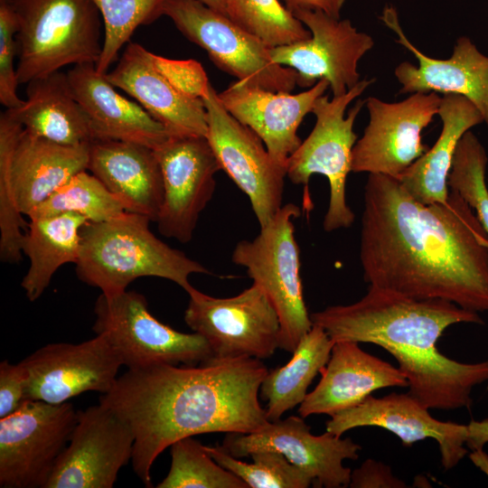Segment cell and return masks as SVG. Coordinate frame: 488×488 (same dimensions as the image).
I'll return each mask as SVG.
<instances>
[{
  "instance_id": "6da1fadb",
  "label": "cell",
  "mask_w": 488,
  "mask_h": 488,
  "mask_svg": "<svg viewBox=\"0 0 488 488\" xmlns=\"http://www.w3.org/2000/svg\"><path fill=\"white\" fill-rule=\"evenodd\" d=\"M360 259L369 286L488 312V233L453 190L427 204L398 178L369 174Z\"/></svg>"
},
{
  "instance_id": "7a4b0ae2",
  "label": "cell",
  "mask_w": 488,
  "mask_h": 488,
  "mask_svg": "<svg viewBox=\"0 0 488 488\" xmlns=\"http://www.w3.org/2000/svg\"><path fill=\"white\" fill-rule=\"evenodd\" d=\"M267 372L252 357L127 370L99 403L131 427L132 467L150 488L155 460L175 441L207 433L249 434L264 427L269 420L258 391Z\"/></svg>"
},
{
  "instance_id": "3957f363",
  "label": "cell",
  "mask_w": 488,
  "mask_h": 488,
  "mask_svg": "<svg viewBox=\"0 0 488 488\" xmlns=\"http://www.w3.org/2000/svg\"><path fill=\"white\" fill-rule=\"evenodd\" d=\"M310 316L334 343H369L386 350L405 374L408 393L428 409L469 408L473 389L488 381V360L460 362L436 347L453 324H483L478 313L449 301L415 299L369 286L359 301L328 306Z\"/></svg>"
},
{
  "instance_id": "277c9868",
  "label": "cell",
  "mask_w": 488,
  "mask_h": 488,
  "mask_svg": "<svg viewBox=\"0 0 488 488\" xmlns=\"http://www.w3.org/2000/svg\"><path fill=\"white\" fill-rule=\"evenodd\" d=\"M151 220L124 212L110 220L88 222L81 230L78 278L104 294L127 290L136 279L155 277L170 280L185 292L192 274H211L202 264L158 239Z\"/></svg>"
},
{
  "instance_id": "5b68a950",
  "label": "cell",
  "mask_w": 488,
  "mask_h": 488,
  "mask_svg": "<svg viewBox=\"0 0 488 488\" xmlns=\"http://www.w3.org/2000/svg\"><path fill=\"white\" fill-rule=\"evenodd\" d=\"M17 20L19 85L68 65L98 62L102 18L92 0H7Z\"/></svg>"
},
{
  "instance_id": "8992f818",
  "label": "cell",
  "mask_w": 488,
  "mask_h": 488,
  "mask_svg": "<svg viewBox=\"0 0 488 488\" xmlns=\"http://www.w3.org/2000/svg\"><path fill=\"white\" fill-rule=\"evenodd\" d=\"M374 82L361 80L345 94L329 99L321 96L312 113L315 124L286 164V177L307 189L313 174H322L329 183L330 196L323 227L325 231L349 228L355 215L347 204L346 181L352 172V149L357 141L353 126L365 100L358 99L345 116L346 108Z\"/></svg>"
},
{
  "instance_id": "52a82bcc",
  "label": "cell",
  "mask_w": 488,
  "mask_h": 488,
  "mask_svg": "<svg viewBox=\"0 0 488 488\" xmlns=\"http://www.w3.org/2000/svg\"><path fill=\"white\" fill-rule=\"evenodd\" d=\"M297 205H283L251 240L238 242L231 260L267 294L281 324L279 348L293 352L313 326L304 299L300 250L295 237Z\"/></svg>"
},
{
  "instance_id": "ba28073f",
  "label": "cell",
  "mask_w": 488,
  "mask_h": 488,
  "mask_svg": "<svg viewBox=\"0 0 488 488\" xmlns=\"http://www.w3.org/2000/svg\"><path fill=\"white\" fill-rule=\"evenodd\" d=\"M94 314V332L107 336L128 370L163 364L193 366L212 359L202 335L182 333L158 321L145 297L136 291L101 293Z\"/></svg>"
},
{
  "instance_id": "9c48e42d",
  "label": "cell",
  "mask_w": 488,
  "mask_h": 488,
  "mask_svg": "<svg viewBox=\"0 0 488 488\" xmlns=\"http://www.w3.org/2000/svg\"><path fill=\"white\" fill-rule=\"evenodd\" d=\"M163 15L237 80L272 91L290 92L297 85L296 70L275 63L270 47L200 0H166Z\"/></svg>"
},
{
  "instance_id": "30bf717a",
  "label": "cell",
  "mask_w": 488,
  "mask_h": 488,
  "mask_svg": "<svg viewBox=\"0 0 488 488\" xmlns=\"http://www.w3.org/2000/svg\"><path fill=\"white\" fill-rule=\"evenodd\" d=\"M184 321L209 343L213 359H265L279 348L281 324L264 290L253 283L230 297H214L195 287L186 292Z\"/></svg>"
},
{
  "instance_id": "8fae6325",
  "label": "cell",
  "mask_w": 488,
  "mask_h": 488,
  "mask_svg": "<svg viewBox=\"0 0 488 488\" xmlns=\"http://www.w3.org/2000/svg\"><path fill=\"white\" fill-rule=\"evenodd\" d=\"M77 418L68 401L33 399L0 418V487L45 488Z\"/></svg>"
},
{
  "instance_id": "7c38bea8",
  "label": "cell",
  "mask_w": 488,
  "mask_h": 488,
  "mask_svg": "<svg viewBox=\"0 0 488 488\" xmlns=\"http://www.w3.org/2000/svg\"><path fill=\"white\" fill-rule=\"evenodd\" d=\"M203 102L208 120L206 138L221 169L248 196L262 227L283 206L286 168L271 157L258 136L226 110L211 85Z\"/></svg>"
},
{
  "instance_id": "4fadbf2b",
  "label": "cell",
  "mask_w": 488,
  "mask_h": 488,
  "mask_svg": "<svg viewBox=\"0 0 488 488\" xmlns=\"http://www.w3.org/2000/svg\"><path fill=\"white\" fill-rule=\"evenodd\" d=\"M292 14L312 35L270 48L272 61L296 70L297 85L302 88L325 80L333 97L345 94L360 81L358 63L373 47V39L359 32L350 20L333 18L319 10Z\"/></svg>"
},
{
  "instance_id": "5bb4252c",
  "label": "cell",
  "mask_w": 488,
  "mask_h": 488,
  "mask_svg": "<svg viewBox=\"0 0 488 488\" xmlns=\"http://www.w3.org/2000/svg\"><path fill=\"white\" fill-rule=\"evenodd\" d=\"M440 101L436 92L412 93L399 102L365 99L369 123L353 146L352 172L398 178L427 151L421 133L437 115Z\"/></svg>"
},
{
  "instance_id": "9a60e30c",
  "label": "cell",
  "mask_w": 488,
  "mask_h": 488,
  "mask_svg": "<svg viewBox=\"0 0 488 488\" xmlns=\"http://www.w3.org/2000/svg\"><path fill=\"white\" fill-rule=\"evenodd\" d=\"M134 443L129 424L105 405L78 410L70 441L45 488H112L132 459Z\"/></svg>"
},
{
  "instance_id": "2e32d148",
  "label": "cell",
  "mask_w": 488,
  "mask_h": 488,
  "mask_svg": "<svg viewBox=\"0 0 488 488\" xmlns=\"http://www.w3.org/2000/svg\"><path fill=\"white\" fill-rule=\"evenodd\" d=\"M155 152L164 183L158 231L188 243L214 194L220 164L206 136H170Z\"/></svg>"
},
{
  "instance_id": "e0dca14e",
  "label": "cell",
  "mask_w": 488,
  "mask_h": 488,
  "mask_svg": "<svg viewBox=\"0 0 488 488\" xmlns=\"http://www.w3.org/2000/svg\"><path fill=\"white\" fill-rule=\"evenodd\" d=\"M27 377V398L52 404L87 391L108 393L122 361L105 334L80 343H50L20 361Z\"/></svg>"
},
{
  "instance_id": "ac0fdd59",
  "label": "cell",
  "mask_w": 488,
  "mask_h": 488,
  "mask_svg": "<svg viewBox=\"0 0 488 488\" xmlns=\"http://www.w3.org/2000/svg\"><path fill=\"white\" fill-rule=\"evenodd\" d=\"M240 458L259 450L282 454L291 464L307 474L318 487H348L352 470L343 460H356L361 446L350 437L342 438L328 431L314 436L302 417L268 421L249 434L229 433L221 446Z\"/></svg>"
},
{
  "instance_id": "d6986e66",
  "label": "cell",
  "mask_w": 488,
  "mask_h": 488,
  "mask_svg": "<svg viewBox=\"0 0 488 488\" xmlns=\"http://www.w3.org/2000/svg\"><path fill=\"white\" fill-rule=\"evenodd\" d=\"M326 431L342 436L361 427H377L396 435L406 447L427 438L435 439L439 447L443 468H454L468 453L467 425L441 421L428 408L408 393H390L381 398L369 396L355 407L332 416Z\"/></svg>"
},
{
  "instance_id": "ffe728a7",
  "label": "cell",
  "mask_w": 488,
  "mask_h": 488,
  "mask_svg": "<svg viewBox=\"0 0 488 488\" xmlns=\"http://www.w3.org/2000/svg\"><path fill=\"white\" fill-rule=\"evenodd\" d=\"M381 21L398 36L396 42L408 50L418 65L399 63L395 76L399 93H442L460 95L469 99L481 112L488 127V56L482 53L470 38L459 37L448 59H435L421 52L405 35L396 9L384 8Z\"/></svg>"
},
{
  "instance_id": "44dd1931",
  "label": "cell",
  "mask_w": 488,
  "mask_h": 488,
  "mask_svg": "<svg viewBox=\"0 0 488 488\" xmlns=\"http://www.w3.org/2000/svg\"><path fill=\"white\" fill-rule=\"evenodd\" d=\"M328 88L321 80L305 91L291 94L236 80L218 96L226 110L258 136L271 157L286 168L302 142L297 136L300 124Z\"/></svg>"
},
{
  "instance_id": "7402d4cb",
  "label": "cell",
  "mask_w": 488,
  "mask_h": 488,
  "mask_svg": "<svg viewBox=\"0 0 488 488\" xmlns=\"http://www.w3.org/2000/svg\"><path fill=\"white\" fill-rule=\"evenodd\" d=\"M106 79L134 98L170 136H206L207 111L202 99L175 89L153 65L149 51L129 42Z\"/></svg>"
},
{
  "instance_id": "603a6c76",
  "label": "cell",
  "mask_w": 488,
  "mask_h": 488,
  "mask_svg": "<svg viewBox=\"0 0 488 488\" xmlns=\"http://www.w3.org/2000/svg\"><path fill=\"white\" fill-rule=\"evenodd\" d=\"M316 387L300 404V417L337 412L355 407L387 387H408L405 374L371 355L352 341L335 342Z\"/></svg>"
},
{
  "instance_id": "cb8c5ba5",
  "label": "cell",
  "mask_w": 488,
  "mask_h": 488,
  "mask_svg": "<svg viewBox=\"0 0 488 488\" xmlns=\"http://www.w3.org/2000/svg\"><path fill=\"white\" fill-rule=\"evenodd\" d=\"M88 170L126 211L156 222L164 201V183L153 148L121 140H93L89 144Z\"/></svg>"
},
{
  "instance_id": "d4e9b609",
  "label": "cell",
  "mask_w": 488,
  "mask_h": 488,
  "mask_svg": "<svg viewBox=\"0 0 488 488\" xmlns=\"http://www.w3.org/2000/svg\"><path fill=\"white\" fill-rule=\"evenodd\" d=\"M71 91L85 112L96 139L141 144L154 150L170 135L140 104L121 96L95 64L75 65L67 72Z\"/></svg>"
},
{
  "instance_id": "484cf974",
  "label": "cell",
  "mask_w": 488,
  "mask_h": 488,
  "mask_svg": "<svg viewBox=\"0 0 488 488\" xmlns=\"http://www.w3.org/2000/svg\"><path fill=\"white\" fill-rule=\"evenodd\" d=\"M89 144L61 145L23 128L11 161L12 185L23 215L28 216L71 177L88 170Z\"/></svg>"
},
{
  "instance_id": "4316f807",
  "label": "cell",
  "mask_w": 488,
  "mask_h": 488,
  "mask_svg": "<svg viewBox=\"0 0 488 488\" xmlns=\"http://www.w3.org/2000/svg\"><path fill=\"white\" fill-rule=\"evenodd\" d=\"M437 115L442 121L437 140L398 177L413 198L427 204L446 201L448 175L457 145L465 133L483 122L478 108L460 95L441 97Z\"/></svg>"
},
{
  "instance_id": "83f0119b",
  "label": "cell",
  "mask_w": 488,
  "mask_h": 488,
  "mask_svg": "<svg viewBox=\"0 0 488 488\" xmlns=\"http://www.w3.org/2000/svg\"><path fill=\"white\" fill-rule=\"evenodd\" d=\"M27 99L10 112L27 132L65 145L94 140L89 119L75 99L67 73L57 71L27 83Z\"/></svg>"
},
{
  "instance_id": "f1b7e54d",
  "label": "cell",
  "mask_w": 488,
  "mask_h": 488,
  "mask_svg": "<svg viewBox=\"0 0 488 488\" xmlns=\"http://www.w3.org/2000/svg\"><path fill=\"white\" fill-rule=\"evenodd\" d=\"M88 222L73 212L30 219L22 245L30 266L21 286L31 302L43 294L61 266L76 263L81 230Z\"/></svg>"
},
{
  "instance_id": "f546056e",
  "label": "cell",
  "mask_w": 488,
  "mask_h": 488,
  "mask_svg": "<svg viewBox=\"0 0 488 488\" xmlns=\"http://www.w3.org/2000/svg\"><path fill=\"white\" fill-rule=\"evenodd\" d=\"M333 344L328 333L314 324L298 343L289 361L267 372L260 394L267 402L266 412L269 421L281 419L286 411L305 400L308 387L327 364Z\"/></svg>"
},
{
  "instance_id": "4dcf8cb0",
  "label": "cell",
  "mask_w": 488,
  "mask_h": 488,
  "mask_svg": "<svg viewBox=\"0 0 488 488\" xmlns=\"http://www.w3.org/2000/svg\"><path fill=\"white\" fill-rule=\"evenodd\" d=\"M73 212L89 222H100L126 212L121 202L87 170L58 188L27 216L29 219Z\"/></svg>"
},
{
  "instance_id": "1f68e13d",
  "label": "cell",
  "mask_w": 488,
  "mask_h": 488,
  "mask_svg": "<svg viewBox=\"0 0 488 488\" xmlns=\"http://www.w3.org/2000/svg\"><path fill=\"white\" fill-rule=\"evenodd\" d=\"M23 126L6 109L0 116V260L18 263L28 223L17 208L11 180L13 152Z\"/></svg>"
},
{
  "instance_id": "d6a6232c",
  "label": "cell",
  "mask_w": 488,
  "mask_h": 488,
  "mask_svg": "<svg viewBox=\"0 0 488 488\" xmlns=\"http://www.w3.org/2000/svg\"><path fill=\"white\" fill-rule=\"evenodd\" d=\"M227 16L273 48L311 37V32L279 0H227Z\"/></svg>"
},
{
  "instance_id": "836d02e7",
  "label": "cell",
  "mask_w": 488,
  "mask_h": 488,
  "mask_svg": "<svg viewBox=\"0 0 488 488\" xmlns=\"http://www.w3.org/2000/svg\"><path fill=\"white\" fill-rule=\"evenodd\" d=\"M171 466L157 488H249L230 471L220 465L205 446L192 436L171 446Z\"/></svg>"
},
{
  "instance_id": "e575fe53",
  "label": "cell",
  "mask_w": 488,
  "mask_h": 488,
  "mask_svg": "<svg viewBox=\"0 0 488 488\" xmlns=\"http://www.w3.org/2000/svg\"><path fill=\"white\" fill-rule=\"evenodd\" d=\"M100 13L104 37L100 57L95 67L106 74L118 60V53L140 25L163 15L166 0H92Z\"/></svg>"
},
{
  "instance_id": "d590c367",
  "label": "cell",
  "mask_w": 488,
  "mask_h": 488,
  "mask_svg": "<svg viewBox=\"0 0 488 488\" xmlns=\"http://www.w3.org/2000/svg\"><path fill=\"white\" fill-rule=\"evenodd\" d=\"M205 449L220 465L240 478L249 488H307L314 483L307 474L275 451L253 452L250 455L252 462L248 463L220 446H205Z\"/></svg>"
},
{
  "instance_id": "8d00e7d4",
  "label": "cell",
  "mask_w": 488,
  "mask_h": 488,
  "mask_svg": "<svg viewBox=\"0 0 488 488\" xmlns=\"http://www.w3.org/2000/svg\"><path fill=\"white\" fill-rule=\"evenodd\" d=\"M487 163L485 148L472 131H467L455 152L448 175V187L456 192L473 209L488 233Z\"/></svg>"
},
{
  "instance_id": "74e56055",
  "label": "cell",
  "mask_w": 488,
  "mask_h": 488,
  "mask_svg": "<svg viewBox=\"0 0 488 488\" xmlns=\"http://www.w3.org/2000/svg\"><path fill=\"white\" fill-rule=\"evenodd\" d=\"M17 20L8 1L0 2V102L6 109L16 108L23 103L17 95L16 67Z\"/></svg>"
},
{
  "instance_id": "f35d334b",
  "label": "cell",
  "mask_w": 488,
  "mask_h": 488,
  "mask_svg": "<svg viewBox=\"0 0 488 488\" xmlns=\"http://www.w3.org/2000/svg\"><path fill=\"white\" fill-rule=\"evenodd\" d=\"M149 57L155 69L180 93L202 100L207 96L211 84L200 62L192 59H169L151 52Z\"/></svg>"
},
{
  "instance_id": "ab89813d",
  "label": "cell",
  "mask_w": 488,
  "mask_h": 488,
  "mask_svg": "<svg viewBox=\"0 0 488 488\" xmlns=\"http://www.w3.org/2000/svg\"><path fill=\"white\" fill-rule=\"evenodd\" d=\"M26 372L21 362L10 363L2 361L0 363V418L6 417L28 400Z\"/></svg>"
},
{
  "instance_id": "60d3db41",
  "label": "cell",
  "mask_w": 488,
  "mask_h": 488,
  "mask_svg": "<svg viewBox=\"0 0 488 488\" xmlns=\"http://www.w3.org/2000/svg\"><path fill=\"white\" fill-rule=\"evenodd\" d=\"M352 488H404L406 483L395 476L389 465L373 459L365 460L351 473Z\"/></svg>"
},
{
  "instance_id": "b9f144b4",
  "label": "cell",
  "mask_w": 488,
  "mask_h": 488,
  "mask_svg": "<svg viewBox=\"0 0 488 488\" xmlns=\"http://www.w3.org/2000/svg\"><path fill=\"white\" fill-rule=\"evenodd\" d=\"M285 6L293 13L296 10H319L340 19L341 9L345 0H283Z\"/></svg>"
},
{
  "instance_id": "7bdbcfd3",
  "label": "cell",
  "mask_w": 488,
  "mask_h": 488,
  "mask_svg": "<svg viewBox=\"0 0 488 488\" xmlns=\"http://www.w3.org/2000/svg\"><path fill=\"white\" fill-rule=\"evenodd\" d=\"M467 427L466 447L474 450L483 448L484 445L488 444V418L471 420Z\"/></svg>"
},
{
  "instance_id": "ee69618b",
  "label": "cell",
  "mask_w": 488,
  "mask_h": 488,
  "mask_svg": "<svg viewBox=\"0 0 488 488\" xmlns=\"http://www.w3.org/2000/svg\"><path fill=\"white\" fill-rule=\"evenodd\" d=\"M468 457L488 477V454L483 448H479L471 450Z\"/></svg>"
},
{
  "instance_id": "f6af8a7d",
  "label": "cell",
  "mask_w": 488,
  "mask_h": 488,
  "mask_svg": "<svg viewBox=\"0 0 488 488\" xmlns=\"http://www.w3.org/2000/svg\"><path fill=\"white\" fill-rule=\"evenodd\" d=\"M202 3L211 7V9L227 15L226 1L227 0H200Z\"/></svg>"
},
{
  "instance_id": "bcb514c9",
  "label": "cell",
  "mask_w": 488,
  "mask_h": 488,
  "mask_svg": "<svg viewBox=\"0 0 488 488\" xmlns=\"http://www.w3.org/2000/svg\"><path fill=\"white\" fill-rule=\"evenodd\" d=\"M0 1H5V0H0Z\"/></svg>"
},
{
  "instance_id": "7dc6e473",
  "label": "cell",
  "mask_w": 488,
  "mask_h": 488,
  "mask_svg": "<svg viewBox=\"0 0 488 488\" xmlns=\"http://www.w3.org/2000/svg\"><path fill=\"white\" fill-rule=\"evenodd\" d=\"M5 1H7V0H5ZM0 2H1V1H0Z\"/></svg>"
}]
</instances>
